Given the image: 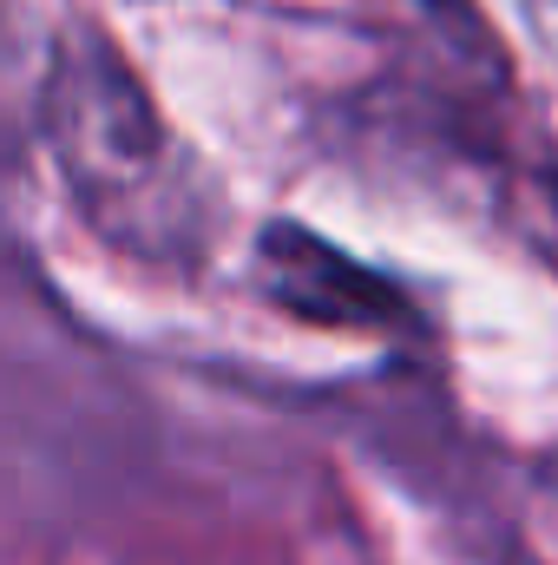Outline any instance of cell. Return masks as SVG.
I'll return each instance as SVG.
<instances>
[{
    "label": "cell",
    "instance_id": "1",
    "mask_svg": "<svg viewBox=\"0 0 558 565\" xmlns=\"http://www.w3.org/2000/svg\"><path fill=\"white\" fill-rule=\"evenodd\" d=\"M53 132H60V151H66V171L86 191H132L164 158V132H158L144 93L112 60V46H99V40H79L60 60Z\"/></svg>",
    "mask_w": 558,
    "mask_h": 565
},
{
    "label": "cell",
    "instance_id": "2",
    "mask_svg": "<svg viewBox=\"0 0 558 565\" xmlns=\"http://www.w3.org/2000/svg\"><path fill=\"white\" fill-rule=\"evenodd\" d=\"M257 277L289 316L329 322V329H401L408 322V296L388 277L362 270L348 250H335L329 237L302 231V224H270L257 244Z\"/></svg>",
    "mask_w": 558,
    "mask_h": 565
}]
</instances>
